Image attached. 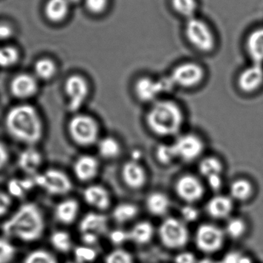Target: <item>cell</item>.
Masks as SVG:
<instances>
[{"mask_svg": "<svg viewBox=\"0 0 263 263\" xmlns=\"http://www.w3.org/2000/svg\"><path fill=\"white\" fill-rule=\"evenodd\" d=\"M5 127L12 139L27 146L36 145L44 136L41 115L35 106L27 103L9 109L5 117Z\"/></svg>", "mask_w": 263, "mask_h": 263, "instance_id": "1", "label": "cell"}, {"mask_svg": "<svg viewBox=\"0 0 263 263\" xmlns=\"http://www.w3.org/2000/svg\"><path fill=\"white\" fill-rule=\"evenodd\" d=\"M185 123L183 108L171 99L162 98L149 105L145 115L147 129L162 139L176 137L182 133Z\"/></svg>", "mask_w": 263, "mask_h": 263, "instance_id": "2", "label": "cell"}, {"mask_svg": "<svg viewBox=\"0 0 263 263\" xmlns=\"http://www.w3.org/2000/svg\"><path fill=\"white\" fill-rule=\"evenodd\" d=\"M45 219L38 205L31 202L20 208L4 222L3 230L8 238H14L25 242L38 240L45 230Z\"/></svg>", "mask_w": 263, "mask_h": 263, "instance_id": "3", "label": "cell"}, {"mask_svg": "<svg viewBox=\"0 0 263 263\" xmlns=\"http://www.w3.org/2000/svg\"><path fill=\"white\" fill-rule=\"evenodd\" d=\"M67 132L72 142L82 148L96 146L102 137L100 122L86 112L72 116L67 123Z\"/></svg>", "mask_w": 263, "mask_h": 263, "instance_id": "4", "label": "cell"}, {"mask_svg": "<svg viewBox=\"0 0 263 263\" xmlns=\"http://www.w3.org/2000/svg\"><path fill=\"white\" fill-rule=\"evenodd\" d=\"M176 89L168 76L162 78L155 79L148 76L138 77L133 84L135 98L139 103L151 105L162 99L165 95Z\"/></svg>", "mask_w": 263, "mask_h": 263, "instance_id": "5", "label": "cell"}, {"mask_svg": "<svg viewBox=\"0 0 263 263\" xmlns=\"http://www.w3.org/2000/svg\"><path fill=\"white\" fill-rule=\"evenodd\" d=\"M185 33L189 43L200 52L209 53L216 48V35L211 26L199 17L187 20Z\"/></svg>", "mask_w": 263, "mask_h": 263, "instance_id": "6", "label": "cell"}, {"mask_svg": "<svg viewBox=\"0 0 263 263\" xmlns=\"http://www.w3.org/2000/svg\"><path fill=\"white\" fill-rule=\"evenodd\" d=\"M32 177L35 186L51 196H66L73 188L70 176L59 168H48Z\"/></svg>", "mask_w": 263, "mask_h": 263, "instance_id": "7", "label": "cell"}, {"mask_svg": "<svg viewBox=\"0 0 263 263\" xmlns=\"http://www.w3.org/2000/svg\"><path fill=\"white\" fill-rule=\"evenodd\" d=\"M67 100V108L72 114L80 112L91 95V84L85 76L73 73L66 79L63 85Z\"/></svg>", "mask_w": 263, "mask_h": 263, "instance_id": "8", "label": "cell"}, {"mask_svg": "<svg viewBox=\"0 0 263 263\" xmlns=\"http://www.w3.org/2000/svg\"><path fill=\"white\" fill-rule=\"evenodd\" d=\"M158 235L162 245L170 250H181L188 243L190 232L185 222L175 217H167L161 222Z\"/></svg>", "mask_w": 263, "mask_h": 263, "instance_id": "9", "label": "cell"}, {"mask_svg": "<svg viewBox=\"0 0 263 263\" xmlns=\"http://www.w3.org/2000/svg\"><path fill=\"white\" fill-rule=\"evenodd\" d=\"M168 77L175 87L193 90L199 87L205 78L204 68L196 62L187 61L176 65Z\"/></svg>", "mask_w": 263, "mask_h": 263, "instance_id": "10", "label": "cell"}, {"mask_svg": "<svg viewBox=\"0 0 263 263\" xmlns=\"http://www.w3.org/2000/svg\"><path fill=\"white\" fill-rule=\"evenodd\" d=\"M177 160L190 163L199 160L205 151L203 139L197 133H181L172 142Z\"/></svg>", "mask_w": 263, "mask_h": 263, "instance_id": "11", "label": "cell"}, {"mask_svg": "<svg viewBox=\"0 0 263 263\" xmlns=\"http://www.w3.org/2000/svg\"><path fill=\"white\" fill-rule=\"evenodd\" d=\"M175 194L185 204H195L203 198L205 193L204 182L199 176L192 173L180 175L174 182Z\"/></svg>", "mask_w": 263, "mask_h": 263, "instance_id": "12", "label": "cell"}, {"mask_svg": "<svg viewBox=\"0 0 263 263\" xmlns=\"http://www.w3.org/2000/svg\"><path fill=\"white\" fill-rule=\"evenodd\" d=\"M225 232L212 223H202L195 234V243L199 251L207 254L216 253L222 248Z\"/></svg>", "mask_w": 263, "mask_h": 263, "instance_id": "13", "label": "cell"}, {"mask_svg": "<svg viewBox=\"0 0 263 263\" xmlns=\"http://www.w3.org/2000/svg\"><path fill=\"white\" fill-rule=\"evenodd\" d=\"M101 170L100 159L89 153L77 156L72 163V173L80 182L90 184L98 177Z\"/></svg>", "mask_w": 263, "mask_h": 263, "instance_id": "14", "label": "cell"}, {"mask_svg": "<svg viewBox=\"0 0 263 263\" xmlns=\"http://www.w3.org/2000/svg\"><path fill=\"white\" fill-rule=\"evenodd\" d=\"M120 177L128 189L138 191L146 185L148 175L142 162L129 159L122 165Z\"/></svg>", "mask_w": 263, "mask_h": 263, "instance_id": "15", "label": "cell"}, {"mask_svg": "<svg viewBox=\"0 0 263 263\" xmlns=\"http://www.w3.org/2000/svg\"><path fill=\"white\" fill-rule=\"evenodd\" d=\"M38 80L34 75L20 73L13 77L9 83V91L14 98L22 101L35 97L39 92Z\"/></svg>", "mask_w": 263, "mask_h": 263, "instance_id": "16", "label": "cell"}, {"mask_svg": "<svg viewBox=\"0 0 263 263\" xmlns=\"http://www.w3.org/2000/svg\"><path fill=\"white\" fill-rule=\"evenodd\" d=\"M83 199L89 206L98 212L106 211L112 205V196L109 190L99 183H90L83 191Z\"/></svg>", "mask_w": 263, "mask_h": 263, "instance_id": "17", "label": "cell"}, {"mask_svg": "<svg viewBox=\"0 0 263 263\" xmlns=\"http://www.w3.org/2000/svg\"><path fill=\"white\" fill-rule=\"evenodd\" d=\"M18 168L27 176H34L40 173L43 163V156L41 152L34 146H27L18 156Z\"/></svg>", "mask_w": 263, "mask_h": 263, "instance_id": "18", "label": "cell"}, {"mask_svg": "<svg viewBox=\"0 0 263 263\" xmlns=\"http://www.w3.org/2000/svg\"><path fill=\"white\" fill-rule=\"evenodd\" d=\"M263 83V67L262 64L253 63L246 68L239 77L238 84L241 90L253 92L257 90Z\"/></svg>", "mask_w": 263, "mask_h": 263, "instance_id": "19", "label": "cell"}, {"mask_svg": "<svg viewBox=\"0 0 263 263\" xmlns=\"http://www.w3.org/2000/svg\"><path fill=\"white\" fill-rule=\"evenodd\" d=\"M80 233H92L102 236L108 230V219L101 212H89L82 218L79 223Z\"/></svg>", "mask_w": 263, "mask_h": 263, "instance_id": "20", "label": "cell"}, {"mask_svg": "<svg viewBox=\"0 0 263 263\" xmlns=\"http://www.w3.org/2000/svg\"><path fill=\"white\" fill-rule=\"evenodd\" d=\"M80 212V204L74 198H66L60 201L54 210L55 219L63 225L73 223Z\"/></svg>", "mask_w": 263, "mask_h": 263, "instance_id": "21", "label": "cell"}, {"mask_svg": "<svg viewBox=\"0 0 263 263\" xmlns=\"http://www.w3.org/2000/svg\"><path fill=\"white\" fill-rule=\"evenodd\" d=\"M233 210V199L223 195L213 196L205 204V212L210 217L215 219H227Z\"/></svg>", "mask_w": 263, "mask_h": 263, "instance_id": "22", "label": "cell"}, {"mask_svg": "<svg viewBox=\"0 0 263 263\" xmlns=\"http://www.w3.org/2000/svg\"><path fill=\"white\" fill-rule=\"evenodd\" d=\"M145 205L150 215L156 217H162L170 211L171 199L163 192L153 191L148 193L145 198Z\"/></svg>", "mask_w": 263, "mask_h": 263, "instance_id": "23", "label": "cell"}, {"mask_svg": "<svg viewBox=\"0 0 263 263\" xmlns=\"http://www.w3.org/2000/svg\"><path fill=\"white\" fill-rule=\"evenodd\" d=\"M95 147L100 158L106 161L116 160L123 153V145L120 139L111 135L102 136Z\"/></svg>", "mask_w": 263, "mask_h": 263, "instance_id": "24", "label": "cell"}, {"mask_svg": "<svg viewBox=\"0 0 263 263\" xmlns=\"http://www.w3.org/2000/svg\"><path fill=\"white\" fill-rule=\"evenodd\" d=\"M246 49L253 63H263V26L253 29L247 35Z\"/></svg>", "mask_w": 263, "mask_h": 263, "instance_id": "25", "label": "cell"}, {"mask_svg": "<svg viewBox=\"0 0 263 263\" xmlns=\"http://www.w3.org/2000/svg\"><path fill=\"white\" fill-rule=\"evenodd\" d=\"M71 7L68 0H48L45 6V15L52 23H61L67 18Z\"/></svg>", "mask_w": 263, "mask_h": 263, "instance_id": "26", "label": "cell"}, {"mask_svg": "<svg viewBox=\"0 0 263 263\" xmlns=\"http://www.w3.org/2000/svg\"><path fill=\"white\" fill-rule=\"evenodd\" d=\"M198 170L199 175L205 181H207L213 178L222 176L223 165L220 159L216 156H205L199 159Z\"/></svg>", "mask_w": 263, "mask_h": 263, "instance_id": "27", "label": "cell"}, {"mask_svg": "<svg viewBox=\"0 0 263 263\" xmlns=\"http://www.w3.org/2000/svg\"><path fill=\"white\" fill-rule=\"evenodd\" d=\"M155 229L148 221H140L133 226L129 231V240L136 245L148 244L153 239Z\"/></svg>", "mask_w": 263, "mask_h": 263, "instance_id": "28", "label": "cell"}, {"mask_svg": "<svg viewBox=\"0 0 263 263\" xmlns=\"http://www.w3.org/2000/svg\"><path fill=\"white\" fill-rule=\"evenodd\" d=\"M34 76L37 80L49 82L53 80L58 72V66L53 60L43 57L35 62L34 64Z\"/></svg>", "mask_w": 263, "mask_h": 263, "instance_id": "29", "label": "cell"}, {"mask_svg": "<svg viewBox=\"0 0 263 263\" xmlns=\"http://www.w3.org/2000/svg\"><path fill=\"white\" fill-rule=\"evenodd\" d=\"M139 213L137 205L130 202H123L114 206L112 217L117 223L124 224L136 219Z\"/></svg>", "mask_w": 263, "mask_h": 263, "instance_id": "30", "label": "cell"}, {"mask_svg": "<svg viewBox=\"0 0 263 263\" xmlns=\"http://www.w3.org/2000/svg\"><path fill=\"white\" fill-rule=\"evenodd\" d=\"M35 187L32 177L28 179H12L8 182L7 193L11 197L23 198L32 189Z\"/></svg>", "mask_w": 263, "mask_h": 263, "instance_id": "31", "label": "cell"}, {"mask_svg": "<svg viewBox=\"0 0 263 263\" xmlns=\"http://www.w3.org/2000/svg\"><path fill=\"white\" fill-rule=\"evenodd\" d=\"M155 159L159 165L168 166L177 160L173 144L162 142L156 145L154 151Z\"/></svg>", "mask_w": 263, "mask_h": 263, "instance_id": "32", "label": "cell"}, {"mask_svg": "<svg viewBox=\"0 0 263 263\" xmlns=\"http://www.w3.org/2000/svg\"><path fill=\"white\" fill-rule=\"evenodd\" d=\"M253 187L251 182L246 179H238L230 185V196L233 199L246 201L253 194Z\"/></svg>", "mask_w": 263, "mask_h": 263, "instance_id": "33", "label": "cell"}, {"mask_svg": "<svg viewBox=\"0 0 263 263\" xmlns=\"http://www.w3.org/2000/svg\"><path fill=\"white\" fill-rule=\"evenodd\" d=\"M50 242L53 248L60 253H68L72 248V241L70 235L63 230L53 232L50 236Z\"/></svg>", "mask_w": 263, "mask_h": 263, "instance_id": "34", "label": "cell"}, {"mask_svg": "<svg viewBox=\"0 0 263 263\" xmlns=\"http://www.w3.org/2000/svg\"><path fill=\"white\" fill-rule=\"evenodd\" d=\"M171 4L174 10L186 20L196 16L197 0H171Z\"/></svg>", "mask_w": 263, "mask_h": 263, "instance_id": "35", "label": "cell"}, {"mask_svg": "<svg viewBox=\"0 0 263 263\" xmlns=\"http://www.w3.org/2000/svg\"><path fill=\"white\" fill-rule=\"evenodd\" d=\"M20 54L16 48L12 46L0 47V68L13 67L20 61Z\"/></svg>", "mask_w": 263, "mask_h": 263, "instance_id": "36", "label": "cell"}, {"mask_svg": "<svg viewBox=\"0 0 263 263\" xmlns=\"http://www.w3.org/2000/svg\"><path fill=\"white\" fill-rule=\"evenodd\" d=\"M74 258L77 263H92L98 257V253L94 247L83 245L73 250Z\"/></svg>", "mask_w": 263, "mask_h": 263, "instance_id": "37", "label": "cell"}, {"mask_svg": "<svg viewBox=\"0 0 263 263\" xmlns=\"http://www.w3.org/2000/svg\"><path fill=\"white\" fill-rule=\"evenodd\" d=\"M23 263H58L57 258L45 250H36L29 253Z\"/></svg>", "mask_w": 263, "mask_h": 263, "instance_id": "38", "label": "cell"}, {"mask_svg": "<svg viewBox=\"0 0 263 263\" xmlns=\"http://www.w3.org/2000/svg\"><path fill=\"white\" fill-rule=\"evenodd\" d=\"M246 224L242 219L239 218H232L229 219L226 226L225 234L233 239L240 237L245 233Z\"/></svg>", "mask_w": 263, "mask_h": 263, "instance_id": "39", "label": "cell"}, {"mask_svg": "<svg viewBox=\"0 0 263 263\" xmlns=\"http://www.w3.org/2000/svg\"><path fill=\"white\" fill-rule=\"evenodd\" d=\"M105 263H134V260L127 250L117 248L106 255Z\"/></svg>", "mask_w": 263, "mask_h": 263, "instance_id": "40", "label": "cell"}, {"mask_svg": "<svg viewBox=\"0 0 263 263\" xmlns=\"http://www.w3.org/2000/svg\"><path fill=\"white\" fill-rule=\"evenodd\" d=\"M15 256L13 244L6 238L0 237V263L12 262Z\"/></svg>", "mask_w": 263, "mask_h": 263, "instance_id": "41", "label": "cell"}, {"mask_svg": "<svg viewBox=\"0 0 263 263\" xmlns=\"http://www.w3.org/2000/svg\"><path fill=\"white\" fill-rule=\"evenodd\" d=\"M181 218L184 222H194L199 219V210L195 204H185L181 208Z\"/></svg>", "mask_w": 263, "mask_h": 263, "instance_id": "42", "label": "cell"}, {"mask_svg": "<svg viewBox=\"0 0 263 263\" xmlns=\"http://www.w3.org/2000/svg\"><path fill=\"white\" fill-rule=\"evenodd\" d=\"M108 238L112 245L120 247L126 243L127 241H129V231L123 229H116L109 232Z\"/></svg>", "mask_w": 263, "mask_h": 263, "instance_id": "43", "label": "cell"}, {"mask_svg": "<svg viewBox=\"0 0 263 263\" xmlns=\"http://www.w3.org/2000/svg\"><path fill=\"white\" fill-rule=\"evenodd\" d=\"M83 3L91 13L100 15L108 9L109 0H84Z\"/></svg>", "mask_w": 263, "mask_h": 263, "instance_id": "44", "label": "cell"}, {"mask_svg": "<svg viewBox=\"0 0 263 263\" xmlns=\"http://www.w3.org/2000/svg\"><path fill=\"white\" fill-rule=\"evenodd\" d=\"M221 263H253L248 256H244L238 252H230L224 256Z\"/></svg>", "mask_w": 263, "mask_h": 263, "instance_id": "45", "label": "cell"}, {"mask_svg": "<svg viewBox=\"0 0 263 263\" xmlns=\"http://www.w3.org/2000/svg\"><path fill=\"white\" fill-rule=\"evenodd\" d=\"M12 197L9 193L0 191V217L9 212L12 205Z\"/></svg>", "mask_w": 263, "mask_h": 263, "instance_id": "46", "label": "cell"}, {"mask_svg": "<svg viewBox=\"0 0 263 263\" xmlns=\"http://www.w3.org/2000/svg\"><path fill=\"white\" fill-rule=\"evenodd\" d=\"M175 263H198L196 256L191 252H181L175 257Z\"/></svg>", "mask_w": 263, "mask_h": 263, "instance_id": "47", "label": "cell"}, {"mask_svg": "<svg viewBox=\"0 0 263 263\" xmlns=\"http://www.w3.org/2000/svg\"><path fill=\"white\" fill-rule=\"evenodd\" d=\"M14 29L6 22L0 21V41L9 40L13 35Z\"/></svg>", "mask_w": 263, "mask_h": 263, "instance_id": "48", "label": "cell"}, {"mask_svg": "<svg viewBox=\"0 0 263 263\" xmlns=\"http://www.w3.org/2000/svg\"><path fill=\"white\" fill-rule=\"evenodd\" d=\"M100 236L99 235L92 233H82L81 239L83 245L92 247L97 245L100 240Z\"/></svg>", "mask_w": 263, "mask_h": 263, "instance_id": "49", "label": "cell"}, {"mask_svg": "<svg viewBox=\"0 0 263 263\" xmlns=\"http://www.w3.org/2000/svg\"><path fill=\"white\" fill-rule=\"evenodd\" d=\"M9 160V153L7 147L0 142V170L7 165Z\"/></svg>", "mask_w": 263, "mask_h": 263, "instance_id": "50", "label": "cell"}, {"mask_svg": "<svg viewBox=\"0 0 263 263\" xmlns=\"http://www.w3.org/2000/svg\"><path fill=\"white\" fill-rule=\"evenodd\" d=\"M198 263H221V261H216L214 259H210V258H204L201 259Z\"/></svg>", "mask_w": 263, "mask_h": 263, "instance_id": "51", "label": "cell"}, {"mask_svg": "<svg viewBox=\"0 0 263 263\" xmlns=\"http://www.w3.org/2000/svg\"><path fill=\"white\" fill-rule=\"evenodd\" d=\"M69 3H70L71 6H77V5L80 4L82 2L84 1V0H68Z\"/></svg>", "mask_w": 263, "mask_h": 263, "instance_id": "52", "label": "cell"}, {"mask_svg": "<svg viewBox=\"0 0 263 263\" xmlns=\"http://www.w3.org/2000/svg\"><path fill=\"white\" fill-rule=\"evenodd\" d=\"M66 263H77V262H76V261H74V262H67Z\"/></svg>", "mask_w": 263, "mask_h": 263, "instance_id": "53", "label": "cell"}]
</instances>
